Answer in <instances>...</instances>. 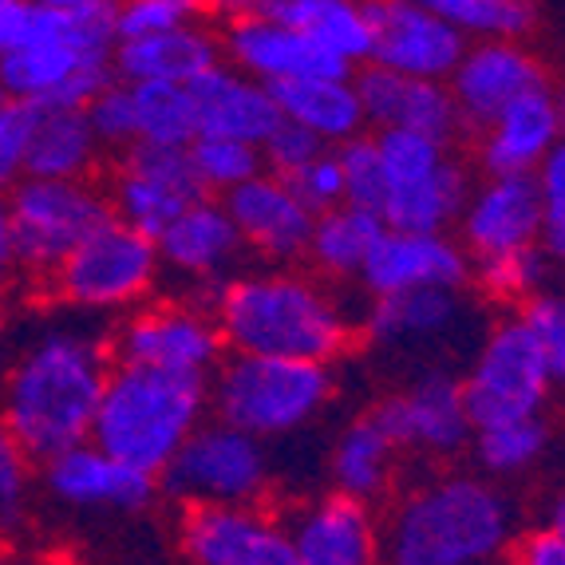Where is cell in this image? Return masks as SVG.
I'll return each mask as SVG.
<instances>
[{"label": "cell", "mask_w": 565, "mask_h": 565, "mask_svg": "<svg viewBox=\"0 0 565 565\" xmlns=\"http://www.w3.org/2000/svg\"><path fill=\"white\" fill-rule=\"evenodd\" d=\"M226 352L337 364L360 340V309L301 265L237 269L206 297Z\"/></svg>", "instance_id": "cell-1"}, {"label": "cell", "mask_w": 565, "mask_h": 565, "mask_svg": "<svg viewBox=\"0 0 565 565\" xmlns=\"http://www.w3.org/2000/svg\"><path fill=\"white\" fill-rule=\"evenodd\" d=\"M111 364L107 332L79 321L52 324L12 356L0 387V424L36 462L87 444Z\"/></svg>", "instance_id": "cell-2"}, {"label": "cell", "mask_w": 565, "mask_h": 565, "mask_svg": "<svg viewBox=\"0 0 565 565\" xmlns=\"http://www.w3.org/2000/svg\"><path fill=\"white\" fill-rule=\"evenodd\" d=\"M519 534V507L499 479L439 471L384 514V565H502Z\"/></svg>", "instance_id": "cell-3"}, {"label": "cell", "mask_w": 565, "mask_h": 565, "mask_svg": "<svg viewBox=\"0 0 565 565\" xmlns=\"http://www.w3.org/2000/svg\"><path fill=\"white\" fill-rule=\"evenodd\" d=\"M210 419V380L159 367L111 364L92 424V444L147 475H162L179 447Z\"/></svg>", "instance_id": "cell-4"}, {"label": "cell", "mask_w": 565, "mask_h": 565, "mask_svg": "<svg viewBox=\"0 0 565 565\" xmlns=\"http://www.w3.org/2000/svg\"><path fill=\"white\" fill-rule=\"evenodd\" d=\"M111 4L99 9H36L29 36L0 56L9 99L36 107H87L99 87L115 79Z\"/></svg>", "instance_id": "cell-5"}, {"label": "cell", "mask_w": 565, "mask_h": 565, "mask_svg": "<svg viewBox=\"0 0 565 565\" xmlns=\"http://www.w3.org/2000/svg\"><path fill=\"white\" fill-rule=\"evenodd\" d=\"M337 399V364L226 352L210 372V415L265 444L309 431Z\"/></svg>", "instance_id": "cell-6"}, {"label": "cell", "mask_w": 565, "mask_h": 565, "mask_svg": "<svg viewBox=\"0 0 565 565\" xmlns=\"http://www.w3.org/2000/svg\"><path fill=\"white\" fill-rule=\"evenodd\" d=\"M162 281L154 237L107 217L92 230L64 262L36 285L47 301L79 317H122L135 305L151 301Z\"/></svg>", "instance_id": "cell-7"}, {"label": "cell", "mask_w": 565, "mask_h": 565, "mask_svg": "<svg viewBox=\"0 0 565 565\" xmlns=\"http://www.w3.org/2000/svg\"><path fill=\"white\" fill-rule=\"evenodd\" d=\"M274 482L269 444L210 415L162 467L159 494L179 507H265Z\"/></svg>", "instance_id": "cell-8"}, {"label": "cell", "mask_w": 565, "mask_h": 565, "mask_svg": "<svg viewBox=\"0 0 565 565\" xmlns=\"http://www.w3.org/2000/svg\"><path fill=\"white\" fill-rule=\"evenodd\" d=\"M459 380L475 427L546 415L550 396L557 387L550 376L546 352L519 312H502L499 321L475 340L467 372Z\"/></svg>", "instance_id": "cell-9"}, {"label": "cell", "mask_w": 565, "mask_h": 565, "mask_svg": "<svg viewBox=\"0 0 565 565\" xmlns=\"http://www.w3.org/2000/svg\"><path fill=\"white\" fill-rule=\"evenodd\" d=\"M20 281L40 285L92 230L111 217L95 179H20L9 190Z\"/></svg>", "instance_id": "cell-10"}, {"label": "cell", "mask_w": 565, "mask_h": 565, "mask_svg": "<svg viewBox=\"0 0 565 565\" xmlns=\"http://www.w3.org/2000/svg\"><path fill=\"white\" fill-rule=\"evenodd\" d=\"M107 349L115 364L206 380L226 360V340L214 321V309L202 297H151L135 305L107 329Z\"/></svg>", "instance_id": "cell-11"}, {"label": "cell", "mask_w": 565, "mask_h": 565, "mask_svg": "<svg viewBox=\"0 0 565 565\" xmlns=\"http://www.w3.org/2000/svg\"><path fill=\"white\" fill-rule=\"evenodd\" d=\"M372 415L380 419L399 455L447 462L471 447L475 424L462 399V380L447 367H427L399 392H387Z\"/></svg>", "instance_id": "cell-12"}, {"label": "cell", "mask_w": 565, "mask_h": 565, "mask_svg": "<svg viewBox=\"0 0 565 565\" xmlns=\"http://www.w3.org/2000/svg\"><path fill=\"white\" fill-rule=\"evenodd\" d=\"M104 194L122 226L159 237L190 202L202 199V186L190 170L186 151L135 142L131 151L115 154Z\"/></svg>", "instance_id": "cell-13"}, {"label": "cell", "mask_w": 565, "mask_h": 565, "mask_svg": "<svg viewBox=\"0 0 565 565\" xmlns=\"http://www.w3.org/2000/svg\"><path fill=\"white\" fill-rule=\"evenodd\" d=\"M179 554L186 565H297L285 519L269 507H182Z\"/></svg>", "instance_id": "cell-14"}, {"label": "cell", "mask_w": 565, "mask_h": 565, "mask_svg": "<svg viewBox=\"0 0 565 565\" xmlns=\"http://www.w3.org/2000/svg\"><path fill=\"white\" fill-rule=\"evenodd\" d=\"M297 565H384V514L349 494H309L281 514Z\"/></svg>", "instance_id": "cell-15"}, {"label": "cell", "mask_w": 565, "mask_h": 565, "mask_svg": "<svg viewBox=\"0 0 565 565\" xmlns=\"http://www.w3.org/2000/svg\"><path fill=\"white\" fill-rule=\"evenodd\" d=\"M471 269L475 257L462 249L451 230L427 234V230L384 226L356 285L364 297H392L412 289H471Z\"/></svg>", "instance_id": "cell-16"}, {"label": "cell", "mask_w": 565, "mask_h": 565, "mask_svg": "<svg viewBox=\"0 0 565 565\" xmlns=\"http://www.w3.org/2000/svg\"><path fill=\"white\" fill-rule=\"evenodd\" d=\"M40 487L47 499L67 510H111V514H142L159 499V475H147L131 462L115 459L92 439L40 462Z\"/></svg>", "instance_id": "cell-17"}, {"label": "cell", "mask_w": 565, "mask_h": 565, "mask_svg": "<svg viewBox=\"0 0 565 565\" xmlns=\"http://www.w3.org/2000/svg\"><path fill=\"white\" fill-rule=\"evenodd\" d=\"M154 249H159L162 277H174L179 285L199 289L202 301H206L222 281H230L245 262L242 234H237L226 202L214 199V194H202L199 202H190V206L154 237Z\"/></svg>", "instance_id": "cell-18"}, {"label": "cell", "mask_w": 565, "mask_h": 565, "mask_svg": "<svg viewBox=\"0 0 565 565\" xmlns=\"http://www.w3.org/2000/svg\"><path fill=\"white\" fill-rule=\"evenodd\" d=\"M372 20V60L412 79H451L467 36L419 0H364Z\"/></svg>", "instance_id": "cell-19"}, {"label": "cell", "mask_w": 565, "mask_h": 565, "mask_svg": "<svg viewBox=\"0 0 565 565\" xmlns=\"http://www.w3.org/2000/svg\"><path fill=\"white\" fill-rule=\"evenodd\" d=\"M542 84H550L546 67L526 47V40H467L459 64L447 79L467 131L487 127L510 99Z\"/></svg>", "instance_id": "cell-20"}, {"label": "cell", "mask_w": 565, "mask_h": 565, "mask_svg": "<svg viewBox=\"0 0 565 565\" xmlns=\"http://www.w3.org/2000/svg\"><path fill=\"white\" fill-rule=\"evenodd\" d=\"M226 210L234 217L245 254H254L262 265H301L305 245L312 234V210L301 202L289 179L262 170L237 190H230Z\"/></svg>", "instance_id": "cell-21"}, {"label": "cell", "mask_w": 565, "mask_h": 565, "mask_svg": "<svg viewBox=\"0 0 565 565\" xmlns=\"http://www.w3.org/2000/svg\"><path fill=\"white\" fill-rule=\"evenodd\" d=\"M537 234H542V199L534 174H482L455 217V237L475 262L537 245Z\"/></svg>", "instance_id": "cell-22"}, {"label": "cell", "mask_w": 565, "mask_h": 565, "mask_svg": "<svg viewBox=\"0 0 565 565\" xmlns=\"http://www.w3.org/2000/svg\"><path fill=\"white\" fill-rule=\"evenodd\" d=\"M352 84H356L367 131L407 127V131H419L427 139L447 142V147H455L467 135L447 79H412L392 72V67L360 64L352 72Z\"/></svg>", "instance_id": "cell-23"}, {"label": "cell", "mask_w": 565, "mask_h": 565, "mask_svg": "<svg viewBox=\"0 0 565 565\" xmlns=\"http://www.w3.org/2000/svg\"><path fill=\"white\" fill-rule=\"evenodd\" d=\"M471 324L467 289H412L367 297L360 305V340L384 352H419L455 344Z\"/></svg>", "instance_id": "cell-24"}, {"label": "cell", "mask_w": 565, "mask_h": 565, "mask_svg": "<svg viewBox=\"0 0 565 565\" xmlns=\"http://www.w3.org/2000/svg\"><path fill=\"white\" fill-rule=\"evenodd\" d=\"M217 40H222V60L265 87L305 76H352V67L329 56L317 40L285 29L277 20L257 17V12L234 20V24H222Z\"/></svg>", "instance_id": "cell-25"}, {"label": "cell", "mask_w": 565, "mask_h": 565, "mask_svg": "<svg viewBox=\"0 0 565 565\" xmlns=\"http://www.w3.org/2000/svg\"><path fill=\"white\" fill-rule=\"evenodd\" d=\"M557 142L562 131H557L554 87L542 84L510 99L487 127H479L475 162L482 174H534Z\"/></svg>", "instance_id": "cell-26"}, {"label": "cell", "mask_w": 565, "mask_h": 565, "mask_svg": "<svg viewBox=\"0 0 565 565\" xmlns=\"http://www.w3.org/2000/svg\"><path fill=\"white\" fill-rule=\"evenodd\" d=\"M214 64H222V40L206 20L154 36L115 40L111 56V72L122 84H194Z\"/></svg>", "instance_id": "cell-27"}, {"label": "cell", "mask_w": 565, "mask_h": 565, "mask_svg": "<svg viewBox=\"0 0 565 565\" xmlns=\"http://www.w3.org/2000/svg\"><path fill=\"white\" fill-rule=\"evenodd\" d=\"M190 87V104H194V122L199 135H230V139H245L262 147L265 135L281 122L274 92L257 84L254 76H245L226 60L202 72Z\"/></svg>", "instance_id": "cell-28"}, {"label": "cell", "mask_w": 565, "mask_h": 565, "mask_svg": "<svg viewBox=\"0 0 565 565\" xmlns=\"http://www.w3.org/2000/svg\"><path fill=\"white\" fill-rule=\"evenodd\" d=\"M396 475H399V447L380 427L376 415L364 412L340 427L329 447V482L337 494H349V499L380 507L384 499H392Z\"/></svg>", "instance_id": "cell-29"}, {"label": "cell", "mask_w": 565, "mask_h": 565, "mask_svg": "<svg viewBox=\"0 0 565 565\" xmlns=\"http://www.w3.org/2000/svg\"><path fill=\"white\" fill-rule=\"evenodd\" d=\"M254 12L305 32L352 72L372 60V20L364 0H254Z\"/></svg>", "instance_id": "cell-30"}, {"label": "cell", "mask_w": 565, "mask_h": 565, "mask_svg": "<svg viewBox=\"0 0 565 565\" xmlns=\"http://www.w3.org/2000/svg\"><path fill=\"white\" fill-rule=\"evenodd\" d=\"M269 92H274L281 119L312 131L324 147H340L356 135H367L352 76H305L274 84Z\"/></svg>", "instance_id": "cell-31"}, {"label": "cell", "mask_w": 565, "mask_h": 565, "mask_svg": "<svg viewBox=\"0 0 565 565\" xmlns=\"http://www.w3.org/2000/svg\"><path fill=\"white\" fill-rule=\"evenodd\" d=\"M104 154L84 107H36L24 179H95Z\"/></svg>", "instance_id": "cell-32"}, {"label": "cell", "mask_w": 565, "mask_h": 565, "mask_svg": "<svg viewBox=\"0 0 565 565\" xmlns=\"http://www.w3.org/2000/svg\"><path fill=\"white\" fill-rule=\"evenodd\" d=\"M384 234V217L376 210L340 202L312 217V234L305 245V269L324 277L329 285H356L376 237Z\"/></svg>", "instance_id": "cell-33"}, {"label": "cell", "mask_w": 565, "mask_h": 565, "mask_svg": "<svg viewBox=\"0 0 565 565\" xmlns=\"http://www.w3.org/2000/svg\"><path fill=\"white\" fill-rule=\"evenodd\" d=\"M471 186H475L471 167H467L459 154H451V159L435 170V174H427L424 182L392 190L384 199V206H380V217H384V226H392V230L444 234V230H455V217H459Z\"/></svg>", "instance_id": "cell-34"}, {"label": "cell", "mask_w": 565, "mask_h": 565, "mask_svg": "<svg viewBox=\"0 0 565 565\" xmlns=\"http://www.w3.org/2000/svg\"><path fill=\"white\" fill-rule=\"evenodd\" d=\"M554 274L557 269L542 254V245H526V249H510V254L479 257L471 269V289L487 305L519 312L526 301H534L537 292H546L554 285Z\"/></svg>", "instance_id": "cell-35"}, {"label": "cell", "mask_w": 565, "mask_h": 565, "mask_svg": "<svg viewBox=\"0 0 565 565\" xmlns=\"http://www.w3.org/2000/svg\"><path fill=\"white\" fill-rule=\"evenodd\" d=\"M471 459L487 479H514L537 467V459L550 451V424L542 415L530 419H507V424L475 427Z\"/></svg>", "instance_id": "cell-36"}, {"label": "cell", "mask_w": 565, "mask_h": 565, "mask_svg": "<svg viewBox=\"0 0 565 565\" xmlns=\"http://www.w3.org/2000/svg\"><path fill=\"white\" fill-rule=\"evenodd\" d=\"M135 87V115H139V142L147 147H174L186 151L199 122L190 104L186 84H131Z\"/></svg>", "instance_id": "cell-37"}, {"label": "cell", "mask_w": 565, "mask_h": 565, "mask_svg": "<svg viewBox=\"0 0 565 565\" xmlns=\"http://www.w3.org/2000/svg\"><path fill=\"white\" fill-rule=\"evenodd\" d=\"M186 159L202 194H214V199H226L230 190H237L242 182L265 170L262 147L245 139H230V135H194V142L186 147Z\"/></svg>", "instance_id": "cell-38"}, {"label": "cell", "mask_w": 565, "mask_h": 565, "mask_svg": "<svg viewBox=\"0 0 565 565\" xmlns=\"http://www.w3.org/2000/svg\"><path fill=\"white\" fill-rule=\"evenodd\" d=\"M84 115L107 154L131 151L135 142H139V115H135V87L131 84L111 79L107 87H99V92L87 99Z\"/></svg>", "instance_id": "cell-39"}, {"label": "cell", "mask_w": 565, "mask_h": 565, "mask_svg": "<svg viewBox=\"0 0 565 565\" xmlns=\"http://www.w3.org/2000/svg\"><path fill=\"white\" fill-rule=\"evenodd\" d=\"M32 487H36V459L20 447V439L9 427L0 424V534L24 526Z\"/></svg>", "instance_id": "cell-40"}, {"label": "cell", "mask_w": 565, "mask_h": 565, "mask_svg": "<svg viewBox=\"0 0 565 565\" xmlns=\"http://www.w3.org/2000/svg\"><path fill=\"white\" fill-rule=\"evenodd\" d=\"M115 40L154 36V32L186 29L206 20L202 0H111Z\"/></svg>", "instance_id": "cell-41"}, {"label": "cell", "mask_w": 565, "mask_h": 565, "mask_svg": "<svg viewBox=\"0 0 565 565\" xmlns=\"http://www.w3.org/2000/svg\"><path fill=\"white\" fill-rule=\"evenodd\" d=\"M537 199H542V234L537 245L554 262L557 274H565V139L542 159L534 170Z\"/></svg>", "instance_id": "cell-42"}, {"label": "cell", "mask_w": 565, "mask_h": 565, "mask_svg": "<svg viewBox=\"0 0 565 565\" xmlns=\"http://www.w3.org/2000/svg\"><path fill=\"white\" fill-rule=\"evenodd\" d=\"M337 154H340V170H344V199L352 206L376 210L380 214V202H384V167H380L372 131L340 142Z\"/></svg>", "instance_id": "cell-43"}, {"label": "cell", "mask_w": 565, "mask_h": 565, "mask_svg": "<svg viewBox=\"0 0 565 565\" xmlns=\"http://www.w3.org/2000/svg\"><path fill=\"white\" fill-rule=\"evenodd\" d=\"M519 317L537 337L542 352H546L554 384L565 387V289H554V285H550L546 292H537L534 301L522 305Z\"/></svg>", "instance_id": "cell-44"}, {"label": "cell", "mask_w": 565, "mask_h": 565, "mask_svg": "<svg viewBox=\"0 0 565 565\" xmlns=\"http://www.w3.org/2000/svg\"><path fill=\"white\" fill-rule=\"evenodd\" d=\"M32 122H36V104H24V99L0 104V194H9L24 179Z\"/></svg>", "instance_id": "cell-45"}, {"label": "cell", "mask_w": 565, "mask_h": 565, "mask_svg": "<svg viewBox=\"0 0 565 565\" xmlns=\"http://www.w3.org/2000/svg\"><path fill=\"white\" fill-rule=\"evenodd\" d=\"M289 182L312 214H321V210H332V206H340V202H349L344 199V170H340L337 147H324V151L312 162H305Z\"/></svg>", "instance_id": "cell-46"}, {"label": "cell", "mask_w": 565, "mask_h": 565, "mask_svg": "<svg viewBox=\"0 0 565 565\" xmlns=\"http://www.w3.org/2000/svg\"><path fill=\"white\" fill-rule=\"evenodd\" d=\"M321 151H324V142L317 139V135L297 127V122L281 119L274 131L265 135L262 162H265V170H274V174H281V179H292L305 162H312Z\"/></svg>", "instance_id": "cell-47"}, {"label": "cell", "mask_w": 565, "mask_h": 565, "mask_svg": "<svg viewBox=\"0 0 565 565\" xmlns=\"http://www.w3.org/2000/svg\"><path fill=\"white\" fill-rule=\"evenodd\" d=\"M502 565H565V537L557 530H550L546 522L519 530Z\"/></svg>", "instance_id": "cell-48"}, {"label": "cell", "mask_w": 565, "mask_h": 565, "mask_svg": "<svg viewBox=\"0 0 565 565\" xmlns=\"http://www.w3.org/2000/svg\"><path fill=\"white\" fill-rule=\"evenodd\" d=\"M36 9V0H0V56H9L12 47L29 36Z\"/></svg>", "instance_id": "cell-49"}, {"label": "cell", "mask_w": 565, "mask_h": 565, "mask_svg": "<svg viewBox=\"0 0 565 565\" xmlns=\"http://www.w3.org/2000/svg\"><path fill=\"white\" fill-rule=\"evenodd\" d=\"M17 281H20V257H17V237H12L9 194H0V292L12 289Z\"/></svg>", "instance_id": "cell-50"}, {"label": "cell", "mask_w": 565, "mask_h": 565, "mask_svg": "<svg viewBox=\"0 0 565 565\" xmlns=\"http://www.w3.org/2000/svg\"><path fill=\"white\" fill-rule=\"evenodd\" d=\"M202 12H206V24L222 29L242 17H254V0H202Z\"/></svg>", "instance_id": "cell-51"}, {"label": "cell", "mask_w": 565, "mask_h": 565, "mask_svg": "<svg viewBox=\"0 0 565 565\" xmlns=\"http://www.w3.org/2000/svg\"><path fill=\"white\" fill-rule=\"evenodd\" d=\"M424 9H431L435 17H444L447 24H455V29H467V20H471V12H475V4L479 0H419Z\"/></svg>", "instance_id": "cell-52"}, {"label": "cell", "mask_w": 565, "mask_h": 565, "mask_svg": "<svg viewBox=\"0 0 565 565\" xmlns=\"http://www.w3.org/2000/svg\"><path fill=\"white\" fill-rule=\"evenodd\" d=\"M546 526L557 530V534L565 537V487L557 490L554 499H550V507H546Z\"/></svg>", "instance_id": "cell-53"}, {"label": "cell", "mask_w": 565, "mask_h": 565, "mask_svg": "<svg viewBox=\"0 0 565 565\" xmlns=\"http://www.w3.org/2000/svg\"><path fill=\"white\" fill-rule=\"evenodd\" d=\"M44 9H64V12H76V9H99V4H111V0H36Z\"/></svg>", "instance_id": "cell-54"}, {"label": "cell", "mask_w": 565, "mask_h": 565, "mask_svg": "<svg viewBox=\"0 0 565 565\" xmlns=\"http://www.w3.org/2000/svg\"><path fill=\"white\" fill-rule=\"evenodd\" d=\"M554 107H557V131H562V139H565V87L554 92Z\"/></svg>", "instance_id": "cell-55"}, {"label": "cell", "mask_w": 565, "mask_h": 565, "mask_svg": "<svg viewBox=\"0 0 565 565\" xmlns=\"http://www.w3.org/2000/svg\"><path fill=\"white\" fill-rule=\"evenodd\" d=\"M4 99H9V92H4V76H0V104H4Z\"/></svg>", "instance_id": "cell-56"}]
</instances>
